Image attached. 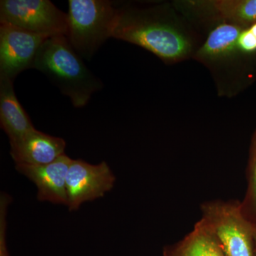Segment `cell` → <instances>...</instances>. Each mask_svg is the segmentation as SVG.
<instances>
[{
	"label": "cell",
	"mask_w": 256,
	"mask_h": 256,
	"mask_svg": "<svg viewBox=\"0 0 256 256\" xmlns=\"http://www.w3.org/2000/svg\"><path fill=\"white\" fill-rule=\"evenodd\" d=\"M242 214L256 224V130L252 134L247 168V190L240 202Z\"/></svg>",
	"instance_id": "cell-14"
},
{
	"label": "cell",
	"mask_w": 256,
	"mask_h": 256,
	"mask_svg": "<svg viewBox=\"0 0 256 256\" xmlns=\"http://www.w3.org/2000/svg\"><path fill=\"white\" fill-rule=\"evenodd\" d=\"M162 256H226L210 229L200 220L181 240L163 248Z\"/></svg>",
	"instance_id": "cell-13"
},
{
	"label": "cell",
	"mask_w": 256,
	"mask_h": 256,
	"mask_svg": "<svg viewBox=\"0 0 256 256\" xmlns=\"http://www.w3.org/2000/svg\"><path fill=\"white\" fill-rule=\"evenodd\" d=\"M215 26L203 45L194 54L195 60L207 65L225 62L239 53L237 42L245 28L228 23L216 24Z\"/></svg>",
	"instance_id": "cell-12"
},
{
	"label": "cell",
	"mask_w": 256,
	"mask_h": 256,
	"mask_svg": "<svg viewBox=\"0 0 256 256\" xmlns=\"http://www.w3.org/2000/svg\"><path fill=\"white\" fill-rule=\"evenodd\" d=\"M200 210L226 256H255V225L242 214L240 202L212 200L202 203Z\"/></svg>",
	"instance_id": "cell-4"
},
{
	"label": "cell",
	"mask_w": 256,
	"mask_h": 256,
	"mask_svg": "<svg viewBox=\"0 0 256 256\" xmlns=\"http://www.w3.org/2000/svg\"><path fill=\"white\" fill-rule=\"evenodd\" d=\"M112 37L142 47L166 63L186 60L194 52L190 35L159 6L118 9Z\"/></svg>",
	"instance_id": "cell-1"
},
{
	"label": "cell",
	"mask_w": 256,
	"mask_h": 256,
	"mask_svg": "<svg viewBox=\"0 0 256 256\" xmlns=\"http://www.w3.org/2000/svg\"><path fill=\"white\" fill-rule=\"evenodd\" d=\"M117 10L107 0H69L66 37L80 57L90 60L112 37Z\"/></svg>",
	"instance_id": "cell-3"
},
{
	"label": "cell",
	"mask_w": 256,
	"mask_h": 256,
	"mask_svg": "<svg viewBox=\"0 0 256 256\" xmlns=\"http://www.w3.org/2000/svg\"><path fill=\"white\" fill-rule=\"evenodd\" d=\"M248 28L249 30L254 34V36L256 37V23L254 24Z\"/></svg>",
	"instance_id": "cell-17"
},
{
	"label": "cell",
	"mask_w": 256,
	"mask_h": 256,
	"mask_svg": "<svg viewBox=\"0 0 256 256\" xmlns=\"http://www.w3.org/2000/svg\"><path fill=\"white\" fill-rule=\"evenodd\" d=\"M72 160L65 154L50 164H15V168L34 184L38 201L67 206L66 178Z\"/></svg>",
	"instance_id": "cell-9"
},
{
	"label": "cell",
	"mask_w": 256,
	"mask_h": 256,
	"mask_svg": "<svg viewBox=\"0 0 256 256\" xmlns=\"http://www.w3.org/2000/svg\"><path fill=\"white\" fill-rule=\"evenodd\" d=\"M237 46L238 52L242 54H252L256 52V37L248 28H244L240 32Z\"/></svg>",
	"instance_id": "cell-16"
},
{
	"label": "cell",
	"mask_w": 256,
	"mask_h": 256,
	"mask_svg": "<svg viewBox=\"0 0 256 256\" xmlns=\"http://www.w3.org/2000/svg\"><path fill=\"white\" fill-rule=\"evenodd\" d=\"M66 142L62 138L34 130L20 142L10 144L15 164H50L65 154Z\"/></svg>",
	"instance_id": "cell-10"
},
{
	"label": "cell",
	"mask_w": 256,
	"mask_h": 256,
	"mask_svg": "<svg viewBox=\"0 0 256 256\" xmlns=\"http://www.w3.org/2000/svg\"><path fill=\"white\" fill-rule=\"evenodd\" d=\"M33 68L54 82L76 108L86 105L92 94L102 87V82L86 68L66 36L46 38L37 53Z\"/></svg>",
	"instance_id": "cell-2"
},
{
	"label": "cell",
	"mask_w": 256,
	"mask_h": 256,
	"mask_svg": "<svg viewBox=\"0 0 256 256\" xmlns=\"http://www.w3.org/2000/svg\"><path fill=\"white\" fill-rule=\"evenodd\" d=\"M255 225V234H254V252H255V256H256V224Z\"/></svg>",
	"instance_id": "cell-18"
},
{
	"label": "cell",
	"mask_w": 256,
	"mask_h": 256,
	"mask_svg": "<svg viewBox=\"0 0 256 256\" xmlns=\"http://www.w3.org/2000/svg\"><path fill=\"white\" fill-rule=\"evenodd\" d=\"M0 22L47 38L68 34V14L48 0H2Z\"/></svg>",
	"instance_id": "cell-5"
},
{
	"label": "cell",
	"mask_w": 256,
	"mask_h": 256,
	"mask_svg": "<svg viewBox=\"0 0 256 256\" xmlns=\"http://www.w3.org/2000/svg\"><path fill=\"white\" fill-rule=\"evenodd\" d=\"M47 37L6 24H0V80L14 82L18 74L33 68Z\"/></svg>",
	"instance_id": "cell-7"
},
{
	"label": "cell",
	"mask_w": 256,
	"mask_h": 256,
	"mask_svg": "<svg viewBox=\"0 0 256 256\" xmlns=\"http://www.w3.org/2000/svg\"><path fill=\"white\" fill-rule=\"evenodd\" d=\"M116 180L106 162L92 164L82 160H72L66 178L68 210H78L85 202L102 198L114 188Z\"/></svg>",
	"instance_id": "cell-6"
},
{
	"label": "cell",
	"mask_w": 256,
	"mask_h": 256,
	"mask_svg": "<svg viewBox=\"0 0 256 256\" xmlns=\"http://www.w3.org/2000/svg\"><path fill=\"white\" fill-rule=\"evenodd\" d=\"M12 202V197L6 192H2L0 195V256H10L6 246V216L8 207Z\"/></svg>",
	"instance_id": "cell-15"
},
{
	"label": "cell",
	"mask_w": 256,
	"mask_h": 256,
	"mask_svg": "<svg viewBox=\"0 0 256 256\" xmlns=\"http://www.w3.org/2000/svg\"><path fill=\"white\" fill-rule=\"evenodd\" d=\"M185 15L248 28L256 23V0H192L175 3Z\"/></svg>",
	"instance_id": "cell-8"
},
{
	"label": "cell",
	"mask_w": 256,
	"mask_h": 256,
	"mask_svg": "<svg viewBox=\"0 0 256 256\" xmlns=\"http://www.w3.org/2000/svg\"><path fill=\"white\" fill-rule=\"evenodd\" d=\"M0 124L10 144L20 142L36 130L18 100L12 80H0Z\"/></svg>",
	"instance_id": "cell-11"
}]
</instances>
